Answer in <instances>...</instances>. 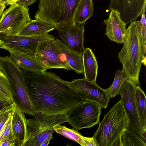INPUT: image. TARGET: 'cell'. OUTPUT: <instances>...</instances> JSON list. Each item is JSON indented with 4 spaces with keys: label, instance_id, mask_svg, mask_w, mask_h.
I'll return each mask as SVG.
<instances>
[{
    "label": "cell",
    "instance_id": "4dcf8cb0",
    "mask_svg": "<svg viewBox=\"0 0 146 146\" xmlns=\"http://www.w3.org/2000/svg\"><path fill=\"white\" fill-rule=\"evenodd\" d=\"M36 0H18L17 3L20 5L25 7L35 3Z\"/></svg>",
    "mask_w": 146,
    "mask_h": 146
},
{
    "label": "cell",
    "instance_id": "5bb4252c",
    "mask_svg": "<svg viewBox=\"0 0 146 146\" xmlns=\"http://www.w3.org/2000/svg\"><path fill=\"white\" fill-rule=\"evenodd\" d=\"M85 23H73L69 26L57 30L59 36L66 45L82 54L85 48L84 45Z\"/></svg>",
    "mask_w": 146,
    "mask_h": 146
},
{
    "label": "cell",
    "instance_id": "4316f807",
    "mask_svg": "<svg viewBox=\"0 0 146 146\" xmlns=\"http://www.w3.org/2000/svg\"><path fill=\"white\" fill-rule=\"evenodd\" d=\"M16 104L15 103L8 105L0 110V131L5 125L12 115Z\"/></svg>",
    "mask_w": 146,
    "mask_h": 146
},
{
    "label": "cell",
    "instance_id": "603a6c76",
    "mask_svg": "<svg viewBox=\"0 0 146 146\" xmlns=\"http://www.w3.org/2000/svg\"><path fill=\"white\" fill-rule=\"evenodd\" d=\"M135 93L138 116L144 135L146 137V98L144 91L139 86H136Z\"/></svg>",
    "mask_w": 146,
    "mask_h": 146
},
{
    "label": "cell",
    "instance_id": "6da1fadb",
    "mask_svg": "<svg viewBox=\"0 0 146 146\" xmlns=\"http://www.w3.org/2000/svg\"><path fill=\"white\" fill-rule=\"evenodd\" d=\"M23 74L25 86L36 112L67 114L86 100L67 81L54 73L24 70Z\"/></svg>",
    "mask_w": 146,
    "mask_h": 146
},
{
    "label": "cell",
    "instance_id": "d6986e66",
    "mask_svg": "<svg viewBox=\"0 0 146 146\" xmlns=\"http://www.w3.org/2000/svg\"><path fill=\"white\" fill-rule=\"evenodd\" d=\"M82 62L84 78L90 82L96 83L98 66L92 49L89 48H85L82 53Z\"/></svg>",
    "mask_w": 146,
    "mask_h": 146
},
{
    "label": "cell",
    "instance_id": "277c9868",
    "mask_svg": "<svg viewBox=\"0 0 146 146\" xmlns=\"http://www.w3.org/2000/svg\"><path fill=\"white\" fill-rule=\"evenodd\" d=\"M93 137L99 146H113L128 125L126 114L120 100L104 115Z\"/></svg>",
    "mask_w": 146,
    "mask_h": 146
},
{
    "label": "cell",
    "instance_id": "52a82bcc",
    "mask_svg": "<svg viewBox=\"0 0 146 146\" xmlns=\"http://www.w3.org/2000/svg\"><path fill=\"white\" fill-rule=\"evenodd\" d=\"M102 108L93 101L86 100L73 108L67 114L68 123L78 131L100 123Z\"/></svg>",
    "mask_w": 146,
    "mask_h": 146
},
{
    "label": "cell",
    "instance_id": "5b68a950",
    "mask_svg": "<svg viewBox=\"0 0 146 146\" xmlns=\"http://www.w3.org/2000/svg\"><path fill=\"white\" fill-rule=\"evenodd\" d=\"M0 69L7 78L14 103L21 111L33 116L36 111L24 82L23 72L9 57H0Z\"/></svg>",
    "mask_w": 146,
    "mask_h": 146
},
{
    "label": "cell",
    "instance_id": "7c38bea8",
    "mask_svg": "<svg viewBox=\"0 0 146 146\" xmlns=\"http://www.w3.org/2000/svg\"><path fill=\"white\" fill-rule=\"evenodd\" d=\"M68 84L85 100L93 101L102 108H106L110 101L105 89L98 86L96 83L90 82L84 78L67 82Z\"/></svg>",
    "mask_w": 146,
    "mask_h": 146
},
{
    "label": "cell",
    "instance_id": "ba28073f",
    "mask_svg": "<svg viewBox=\"0 0 146 146\" xmlns=\"http://www.w3.org/2000/svg\"><path fill=\"white\" fill-rule=\"evenodd\" d=\"M0 37L1 48L33 58L35 57L36 48L40 42L54 39L53 35L48 33L33 36L3 34Z\"/></svg>",
    "mask_w": 146,
    "mask_h": 146
},
{
    "label": "cell",
    "instance_id": "836d02e7",
    "mask_svg": "<svg viewBox=\"0 0 146 146\" xmlns=\"http://www.w3.org/2000/svg\"><path fill=\"white\" fill-rule=\"evenodd\" d=\"M4 2L5 5H11L17 3L18 0H1Z\"/></svg>",
    "mask_w": 146,
    "mask_h": 146
},
{
    "label": "cell",
    "instance_id": "9c48e42d",
    "mask_svg": "<svg viewBox=\"0 0 146 146\" xmlns=\"http://www.w3.org/2000/svg\"><path fill=\"white\" fill-rule=\"evenodd\" d=\"M137 85L129 78L122 85L119 94L128 121V127L134 130L145 141L137 107L135 90Z\"/></svg>",
    "mask_w": 146,
    "mask_h": 146
},
{
    "label": "cell",
    "instance_id": "f546056e",
    "mask_svg": "<svg viewBox=\"0 0 146 146\" xmlns=\"http://www.w3.org/2000/svg\"><path fill=\"white\" fill-rule=\"evenodd\" d=\"M84 146H99L98 144L93 137H88L82 136Z\"/></svg>",
    "mask_w": 146,
    "mask_h": 146
},
{
    "label": "cell",
    "instance_id": "484cf974",
    "mask_svg": "<svg viewBox=\"0 0 146 146\" xmlns=\"http://www.w3.org/2000/svg\"><path fill=\"white\" fill-rule=\"evenodd\" d=\"M53 127L55 131L57 133L78 143L82 146H84L82 135L78 131L61 125L60 124L56 125Z\"/></svg>",
    "mask_w": 146,
    "mask_h": 146
},
{
    "label": "cell",
    "instance_id": "7a4b0ae2",
    "mask_svg": "<svg viewBox=\"0 0 146 146\" xmlns=\"http://www.w3.org/2000/svg\"><path fill=\"white\" fill-rule=\"evenodd\" d=\"M123 43L122 48L118 54L123 66L122 70L129 79L139 86V74L144 58L136 21L131 22L127 29L126 36Z\"/></svg>",
    "mask_w": 146,
    "mask_h": 146
},
{
    "label": "cell",
    "instance_id": "f1b7e54d",
    "mask_svg": "<svg viewBox=\"0 0 146 146\" xmlns=\"http://www.w3.org/2000/svg\"><path fill=\"white\" fill-rule=\"evenodd\" d=\"M13 114L10 117L4 128L2 140L7 139L14 143L11 125L12 118Z\"/></svg>",
    "mask_w": 146,
    "mask_h": 146
},
{
    "label": "cell",
    "instance_id": "d4e9b609",
    "mask_svg": "<svg viewBox=\"0 0 146 146\" xmlns=\"http://www.w3.org/2000/svg\"><path fill=\"white\" fill-rule=\"evenodd\" d=\"M0 101L8 105L14 103L8 81L0 70Z\"/></svg>",
    "mask_w": 146,
    "mask_h": 146
},
{
    "label": "cell",
    "instance_id": "1f68e13d",
    "mask_svg": "<svg viewBox=\"0 0 146 146\" xmlns=\"http://www.w3.org/2000/svg\"><path fill=\"white\" fill-rule=\"evenodd\" d=\"M0 146H15L14 142L7 139H3L0 142Z\"/></svg>",
    "mask_w": 146,
    "mask_h": 146
},
{
    "label": "cell",
    "instance_id": "d590c367",
    "mask_svg": "<svg viewBox=\"0 0 146 146\" xmlns=\"http://www.w3.org/2000/svg\"><path fill=\"white\" fill-rule=\"evenodd\" d=\"M3 127V128L0 131V142L2 140V137L3 135V131L4 129V128L6 124Z\"/></svg>",
    "mask_w": 146,
    "mask_h": 146
},
{
    "label": "cell",
    "instance_id": "8fae6325",
    "mask_svg": "<svg viewBox=\"0 0 146 146\" xmlns=\"http://www.w3.org/2000/svg\"><path fill=\"white\" fill-rule=\"evenodd\" d=\"M35 58L47 69L56 68L72 70L55 39L40 42L36 48Z\"/></svg>",
    "mask_w": 146,
    "mask_h": 146
},
{
    "label": "cell",
    "instance_id": "f35d334b",
    "mask_svg": "<svg viewBox=\"0 0 146 146\" xmlns=\"http://www.w3.org/2000/svg\"></svg>",
    "mask_w": 146,
    "mask_h": 146
},
{
    "label": "cell",
    "instance_id": "e0dca14e",
    "mask_svg": "<svg viewBox=\"0 0 146 146\" xmlns=\"http://www.w3.org/2000/svg\"><path fill=\"white\" fill-rule=\"evenodd\" d=\"M9 57L19 67L24 70L36 72L46 71L45 66L35 58L13 51H9Z\"/></svg>",
    "mask_w": 146,
    "mask_h": 146
},
{
    "label": "cell",
    "instance_id": "ffe728a7",
    "mask_svg": "<svg viewBox=\"0 0 146 146\" xmlns=\"http://www.w3.org/2000/svg\"><path fill=\"white\" fill-rule=\"evenodd\" d=\"M53 26L36 19L27 23L16 35L24 36H37L48 33L55 29Z\"/></svg>",
    "mask_w": 146,
    "mask_h": 146
},
{
    "label": "cell",
    "instance_id": "ac0fdd59",
    "mask_svg": "<svg viewBox=\"0 0 146 146\" xmlns=\"http://www.w3.org/2000/svg\"><path fill=\"white\" fill-rule=\"evenodd\" d=\"M55 41L64 54L67 63L72 70L77 74H84L82 54L79 53L70 49L62 40L58 38L55 39Z\"/></svg>",
    "mask_w": 146,
    "mask_h": 146
},
{
    "label": "cell",
    "instance_id": "8992f818",
    "mask_svg": "<svg viewBox=\"0 0 146 146\" xmlns=\"http://www.w3.org/2000/svg\"><path fill=\"white\" fill-rule=\"evenodd\" d=\"M26 121L27 136L24 146H40L55 131L53 127L68 122L67 114H48L36 112Z\"/></svg>",
    "mask_w": 146,
    "mask_h": 146
},
{
    "label": "cell",
    "instance_id": "e575fe53",
    "mask_svg": "<svg viewBox=\"0 0 146 146\" xmlns=\"http://www.w3.org/2000/svg\"><path fill=\"white\" fill-rule=\"evenodd\" d=\"M5 7L6 6L5 3L1 0H0V18Z\"/></svg>",
    "mask_w": 146,
    "mask_h": 146
},
{
    "label": "cell",
    "instance_id": "d6a6232c",
    "mask_svg": "<svg viewBox=\"0 0 146 146\" xmlns=\"http://www.w3.org/2000/svg\"><path fill=\"white\" fill-rule=\"evenodd\" d=\"M53 138L52 134L48 136L44 141L42 143L40 146H47L48 145L50 141Z\"/></svg>",
    "mask_w": 146,
    "mask_h": 146
},
{
    "label": "cell",
    "instance_id": "3957f363",
    "mask_svg": "<svg viewBox=\"0 0 146 146\" xmlns=\"http://www.w3.org/2000/svg\"><path fill=\"white\" fill-rule=\"evenodd\" d=\"M81 0H39L36 19L54 26L57 30L74 23V15Z\"/></svg>",
    "mask_w": 146,
    "mask_h": 146
},
{
    "label": "cell",
    "instance_id": "83f0119b",
    "mask_svg": "<svg viewBox=\"0 0 146 146\" xmlns=\"http://www.w3.org/2000/svg\"><path fill=\"white\" fill-rule=\"evenodd\" d=\"M138 29L143 56L144 57L146 53V26L141 24L138 21H136Z\"/></svg>",
    "mask_w": 146,
    "mask_h": 146
},
{
    "label": "cell",
    "instance_id": "2e32d148",
    "mask_svg": "<svg viewBox=\"0 0 146 146\" xmlns=\"http://www.w3.org/2000/svg\"><path fill=\"white\" fill-rule=\"evenodd\" d=\"M25 113L17 106L12 116L11 125L15 146H24L27 140V128Z\"/></svg>",
    "mask_w": 146,
    "mask_h": 146
},
{
    "label": "cell",
    "instance_id": "8d00e7d4",
    "mask_svg": "<svg viewBox=\"0 0 146 146\" xmlns=\"http://www.w3.org/2000/svg\"><path fill=\"white\" fill-rule=\"evenodd\" d=\"M8 105L5 103H3L0 101V110L1 109L4 107Z\"/></svg>",
    "mask_w": 146,
    "mask_h": 146
},
{
    "label": "cell",
    "instance_id": "7402d4cb",
    "mask_svg": "<svg viewBox=\"0 0 146 146\" xmlns=\"http://www.w3.org/2000/svg\"><path fill=\"white\" fill-rule=\"evenodd\" d=\"M94 8L92 0H81L76 10L74 23L82 24L93 15Z\"/></svg>",
    "mask_w": 146,
    "mask_h": 146
},
{
    "label": "cell",
    "instance_id": "4fadbf2b",
    "mask_svg": "<svg viewBox=\"0 0 146 146\" xmlns=\"http://www.w3.org/2000/svg\"><path fill=\"white\" fill-rule=\"evenodd\" d=\"M146 7V0H111L109 10H117L126 24L136 21Z\"/></svg>",
    "mask_w": 146,
    "mask_h": 146
},
{
    "label": "cell",
    "instance_id": "44dd1931",
    "mask_svg": "<svg viewBox=\"0 0 146 146\" xmlns=\"http://www.w3.org/2000/svg\"><path fill=\"white\" fill-rule=\"evenodd\" d=\"M145 141L133 129L127 127L113 146H146Z\"/></svg>",
    "mask_w": 146,
    "mask_h": 146
},
{
    "label": "cell",
    "instance_id": "30bf717a",
    "mask_svg": "<svg viewBox=\"0 0 146 146\" xmlns=\"http://www.w3.org/2000/svg\"><path fill=\"white\" fill-rule=\"evenodd\" d=\"M29 8L17 3L11 5L0 18V34L16 35L21 29L32 20Z\"/></svg>",
    "mask_w": 146,
    "mask_h": 146
},
{
    "label": "cell",
    "instance_id": "9a60e30c",
    "mask_svg": "<svg viewBox=\"0 0 146 146\" xmlns=\"http://www.w3.org/2000/svg\"><path fill=\"white\" fill-rule=\"evenodd\" d=\"M110 11L108 18L104 21L106 26L105 34L111 41L121 44L126 36L127 24L121 19L117 10Z\"/></svg>",
    "mask_w": 146,
    "mask_h": 146
},
{
    "label": "cell",
    "instance_id": "cb8c5ba5",
    "mask_svg": "<svg viewBox=\"0 0 146 146\" xmlns=\"http://www.w3.org/2000/svg\"><path fill=\"white\" fill-rule=\"evenodd\" d=\"M128 77L125 72L122 70L116 71L113 83L105 89L110 98L115 97L118 94L121 86Z\"/></svg>",
    "mask_w": 146,
    "mask_h": 146
},
{
    "label": "cell",
    "instance_id": "74e56055",
    "mask_svg": "<svg viewBox=\"0 0 146 146\" xmlns=\"http://www.w3.org/2000/svg\"><path fill=\"white\" fill-rule=\"evenodd\" d=\"M1 37H0V46L1 44Z\"/></svg>",
    "mask_w": 146,
    "mask_h": 146
}]
</instances>
